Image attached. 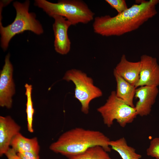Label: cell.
I'll use <instances>...</instances> for the list:
<instances>
[{"instance_id":"obj_18","label":"cell","mask_w":159,"mask_h":159,"mask_svg":"<svg viewBox=\"0 0 159 159\" xmlns=\"http://www.w3.org/2000/svg\"><path fill=\"white\" fill-rule=\"evenodd\" d=\"M146 152L148 156L159 159V138H155L151 140Z\"/></svg>"},{"instance_id":"obj_9","label":"cell","mask_w":159,"mask_h":159,"mask_svg":"<svg viewBox=\"0 0 159 159\" xmlns=\"http://www.w3.org/2000/svg\"><path fill=\"white\" fill-rule=\"evenodd\" d=\"M52 17L54 20L53 29L54 36L55 50L60 54H66L71 49V42L68 37V30L72 24L63 16L55 15Z\"/></svg>"},{"instance_id":"obj_21","label":"cell","mask_w":159,"mask_h":159,"mask_svg":"<svg viewBox=\"0 0 159 159\" xmlns=\"http://www.w3.org/2000/svg\"><path fill=\"white\" fill-rule=\"evenodd\" d=\"M5 155L8 159H20L17 153L11 148H10Z\"/></svg>"},{"instance_id":"obj_14","label":"cell","mask_w":159,"mask_h":159,"mask_svg":"<svg viewBox=\"0 0 159 159\" xmlns=\"http://www.w3.org/2000/svg\"><path fill=\"white\" fill-rule=\"evenodd\" d=\"M10 146L17 153L30 151L39 154L40 150V146L37 137L27 138L20 132L12 139Z\"/></svg>"},{"instance_id":"obj_8","label":"cell","mask_w":159,"mask_h":159,"mask_svg":"<svg viewBox=\"0 0 159 159\" xmlns=\"http://www.w3.org/2000/svg\"><path fill=\"white\" fill-rule=\"evenodd\" d=\"M139 79L136 88L147 86L159 85V65L156 58L146 54L141 56Z\"/></svg>"},{"instance_id":"obj_2","label":"cell","mask_w":159,"mask_h":159,"mask_svg":"<svg viewBox=\"0 0 159 159\" xmlns=\"http://www.w3.org/2000/svg\"><path fill=\"white\" fill-rule=\"evenodd\" d=\"M110 140L102 132L77 127L62 134L49 149L67 158L82 153L89 148L95 146L102 147L106 151L110 152Z\"/></svg>"},{"instance_id":"obj_1","label":"cell","mask_w":159,"mask_h":159,"mask_svg":"<svg viewBox=\"0 0 159 159\" xmlns=\"http://www.w3.org/2000/svg\"><path fill=\"white\" fill-rule=\"evenodd\" d=\"M159 0L140 1L115 16L109 15L95 18L94 32L102 36H120L136 30L157 13Z\"/></svg>"},{"instance_id":"obj_20","label":"cell","mask_w":159,"mask_h":159,"mask_svg":"<svg viewBox=\"0 0 159 159\" xmlns=\"http://www.w3.org/2000/svg\"><path fill=\"white\" fill-rule=\"evenodd\" d=\"M17 153L20 159H39V154L32 152H20Z\"/></svg>"},{"instance_id":"obj_12","label":"cell","mask_w":159,"mask_h":159,"mask_svg":"<svg viewBox=\"0 0 159 159\" xmlns=\"http://www.w3.org/2000/svg\"><path fill=\"white\" fill-rule=\"evenodd\" d=\"M140 68V61H129L125 55L123 54L114 69L124 80L135 87L139 79Z\"/></svg>"},{"instance_id":"obj_6","label":"cell","mask_w":159,"mask_h":159,"mask_svg":"<svg viewBox=\"0 0 159 159\" xmlns=\"http://www.w3.org/2000/svg\"><path fill=\"white\" fill-rule=\"evenodd\" d=\"M63 80L74 83V97L80 102L81 110L85 114L89 112L91 101L102 95V90L95 85L92 79L80 70L72 69L67 70Z\"/></svg>"},{"instance_id":"obj_3","label":"cell","mask_w":159,"mask_h":159,"mask_svg":"<svg viewBox=\"0 0 159 159\" xmlns=\"http://www.w3.org/2000/svg\"><path fill=\"white\" fill-rule=\"evenodd\" d=\"M34 5L42 9L49 16L66 18L72 25L87 24L94 19V13L81 0H62L54 3L46 0H36Z\"/></svg>"},{"instance_id":"obj_19","label":"cell","mask_w":159,"mask_h":159,"mask_svg":"<svg viewBox=\"0 0 159 159\" xmlns=\"http://www.w3.org/2000/svg\"><path fill=\"white\" fill-rule=\"evenodd\" d=\"M105 1L112 8L115 9L118 14L123 12L128 8L125 0H105Z\"/></svg>"},{"instance_id":"obj_7","label":"cell","mask_w":159,"mask_h":159,"mask_svg":"<svg viewBox=\"0 0 159 159\" xmlns=\"http://www.w3.org/2000/svg\"><path fill=\"white\" fill-rule=\"evenodd\" d=\"M10 56L9 53L6 55L0 74V106L8 109L12 107V97L15 92L13 78V68L10 61Z\"/></svg>"},{"instance_id":"obj_5","label":"cell","mask_w":159,"mask_h":159,"mask_svg":"<svg viewBox=\"0 0 159 159\" xmlns=\"http://www.w3.org/2000/svg\"><path fill=\"white\" fill-rule=\"evenodd\" d=\"M101 115L104 123L111 127L116 120L122 127L131 123L138 115L135 107L128 105L112 91L105 104L97 109Z\"/></svg>"},{"instance_id":"obj_16","label":"cell","mask_w":159,"mask_h":159,"mask_svg":"<svg viewBox=\"0 0 159 159\" xmlns=\"http://www.w3.org/2000/svg\"><path fill=\"white\" fill-rule=\"evenodd\" d=\"M68 159H112L102 147L97 145L90 147L82 153Z\"/></svg>"},{"instance_id":"obj_10","label":"cell","mask_w":159,"mask_h":159,"mask_svg":"<svg viewBox=\"0 0 159 159\" xmlns=\"http://www.w3.org/2000/svg\"><path fill=\"white\" fill-rule=\"evenodd\" d=\"M158 92L155 86H144L136 89L135 97L139 100L135 108L137 115L143 117L150 114Z\"/></svg>"},{"instance_id":"obj_15","label":"cell","mask_w":159,"mask_h":159,"mask_svg":"<svg viewBox=\"0 0 159 159\" xmlns=\"http://www.w3.org/2000/svg\"><path fill=\"white\" fill-rule=\"evenodd\" d=\"M109 145L117 152L122 159H140L142 155L135 152V149L129 146L124 137L115 140H110Z\"/></svg>"},{"instance_id":"obj_4","label":"cell","mask_w":159,"mask_h":159,"mask_svg":"<svg viewBox=\"0 0 159 159\" xmlns=\"http://www.w3.org/2000/svg\"><path fill=\"white\" fill-rule=\"evenodd\" d=\"M29 0L23 3L14 2L13 6L16 10V15L13 22L5 27L0 22L1 44L4 51L7 49L10 41L16 34L25 31H31L38 35L43 33L42 26L36 19L35 13L29 12Z\"/></svg>"},{"instance_id":"obj_13","label":"cell","mask_w":159,"mask_h":159,"mask_svg":"<svg viewBox=\"0 0 159 159\" xmlns=\"http://www.w3.org/2000/svg\"><path fill=\"white\" fill-rule=\"evenodd\" d=\"M113 74L117 83L116 96L129 105L134 107L133 100L136 88L121 77L114 69Z\"/></svg>"},{"instance_id":"obj_11","label":"cell","mask_w":159,"mask_h":159,"mask_svg":"<svg viewBox=\"0 0 159 159\" xmlns=\"http://www.w3.org/2000/svg\"><path fill=\"white\" fill-rule=\"evenodd\" d=\"M21 127L9 116H0V156L10 148L11 142L21 130Z\"/></svg>"},{"instance_id":"obj_17","label":"cell","mask_w":159,"mask_h":159,"mask_svg":"<svg viewBox=\"0 0 159 159\" xmlns=\"http://www.w3.org/2000/svg\"><path fill=\"white\" fill-rule=\"evenodd\" d=\"M25 87L26 89L25 94L27 98L26 112L27 115V127L28 131L32 133L34 132L33 122L34 112L32 97V86L26 83L25 85Z\"/></svg>"}]
</instances>
